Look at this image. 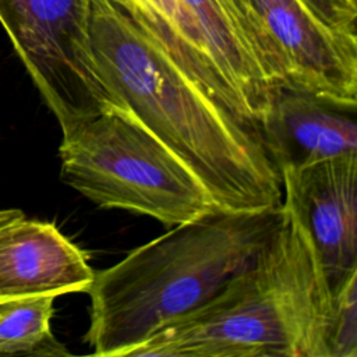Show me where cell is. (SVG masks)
<instances>
[{
  "label": "cell",
  "mask_w": 357,
  "mask_h": 357,
  "mask_svg": "<svg viewBox=\"0 0 357 357\" xmlns=\"http://www.w3.org/2000/svg\"><path fill=\"white\" fill-rule=\"evenodd\" d=\"M89 31L107 91L190 167L222 211L282 206L280 173L259 127L191 78L142 25L130 0H92Z\"/></svg>",
  "instance_id": "cell-1"
},
{
  "label": "cell",
  "mask_w": 357,
  "mask_h": 357,
  "mask_svg": "<svg viewBox=\"0 0 357 357\" xmlns=\"http://www.w3.org/2000/svg\"><path fill=\"white\" fill-rule=\"evenodd\" d=\"M283 205L218 211L177 225L95 272L86 291L85 342L100 357H128L141 343L215 298L247 269L276 233Z\"/></svg>",
  "instance_id": "cell-2"
},
{
  "label": "cell",
  "mask_w": 357,
  "mask_h": 357,
  "mask_svg": "<svg viewBox=\"0 0 357 357\" xmlns=\"http://www.w3.org/2000/svg\"><path fill=\"white\" fill-rule=\"evenodd\" d=\"M332 297L310 238L284 209L247 269L128 357H328Z\"/></svg>",
  "instance_id": "cell-3"
},
{
  "label": "cell",
  "mask_w": 357,
  "mask_h": 357,
  "mask_svg": "<svg viewBox=\"0 0 357 357\" xmlns=\"http://www.w3.org/2000/svg\"><path fill=\"white\" fill-rule=\"evenodd\" d=\"M61 180L100 208L177 226L222 211L206 187L127 109L113 107L63 135Z\"/></svg>",
  "instance_id": "cell-4"
},
{
  "label": "cell",
  "mask_w": 357,
  "mask_h": 357,
  "mask_svg": "<svg viewBox=\"0 0 357 357\" xmlns=\"http://www.w3.org/2000/svg\"><path fill=\"white\" fill-rule=\"evenodd\" d=\"M92 0H0V24L63 135L113 107L91 45Z\"/></svg>",
  "instance_id": "cell-5"
},
{
  "label": "cell",
  "mask_w": 357,
  "mask_h": 357,
  "mask_svg": "<svg viewBox=\"0 0 357 357\" xmlns=\"http://www.w3.org/2000/svg\"><path fill=\"white\" fill-rule=\"evenodd\" d=\"M268 39L275 85L357 105V36L326 24L305 0H251Z\"/></svg>",
  "instance_id": "cell-6"
},
{
  "label": "cell",
  "mask_w": 357,
  "mask_h": 357,
  "mask_svg": "<svg viewBox=\"0 0 357 357\" xmlns=\"http://www.w3.org/2000/svg\"><path fill=\"white\" fill-rule=\"evenodd\" d=\"M176 1L227 105L258 126L273 84L268 39L251 0Z\"/></svg>",
  "instance_id": "cell-7"
},
{
  "label": "cell",
  "mask_w": 357,
  "mask_h": 357,
  "mask_svg": "<svg viewBox=\"0 0 357 357\" xmlns=\"http://www.w3.org/2000/svg\"><path fill=\"white\" fill-rule=\"evenodd\" d=\"M283 208L300 223L332 294L357 272V153L280 172Z\"/></svg>",
  "instance_id": "cell-8"
},
{
  "label": "cell",
  "mask_w": 357,
  "mask_h": 357,
  "mask_svg": "<svg viewBox=\"0 0 357 357\" xmlns=\"http://www.w3.org/2000/svg\"><path fill=\"white\" fill-rule=\"evenodd\" d=\"M357 105L275 85L259 121L265 151L279 173L357 153Z\"/></svg>",
  "instance_id": "cell-9"
},
{
  "label": "cell",
  "mask_w": 357,
  "mask_h": 357,
  "mask_svg": "<svg viewBox=\"0 0 357 357\" xmlns=\"http://www.w3.org/2000/svg\"><path fill=\"white\" fill-rule=\"evenodd\" d=\"M93 278L86 254L54 225L21 216L0 226V303L86 293Z\"/></svg>",
  "instance_id": "cell-10"
},
{
  "label": "cell",
  "mask_w": 357,
  "mask_h": 357,
  "mask_svg": "<svg viewBox=\"0 0 357 357\" xmlns=\"http://www.w3.org/2000/svg\"><path fill=\"white\" fill-rule=\"evenodd\" d=\"M53 301V296H33L0 303V354H68L50 329Z\"/></svg>",
  "instance_id": "cell-11"
},
{
  "label": "cell",
  "mask_w": 357,
  "mask_h": 357,
  "mask_svg": "<svg viewBox=\"0 0 357 357\" xmlns=\"http://www.w3.org/2000/svg\"><path fill=\"white\" fill-rule=\"evenodd\" d=\"M326 349L328 357H357V272L333 293Z\"/></svg>",
  "instance_id": "cell-12"
},
{
  "label": "cell",
  "mask_w": 357,
  "mask_h": 357,
  "mask_svg": "<svg viewBox=\"0 0 357 357\" xmlns=\"http://www.w3.org/2000/svg\"><path fill=\"white\" fill-rule=\"evenodd\" d=\"M310 7L332 28L351 36H357L356 0H305Z\"/></svg>",
  "instance_id": "cell-13"
},
{
  "label": "cell",
  "mask_w": 357,
  "mask_h": 357,
  "mask_svg": "<svg viewBox=\"0 0 357 357\" xmlns=\"http://www.w3.org/2000/svg\"><path fill=\"white\" fill-rule=\"evenodd\" d=\"M21 216H24V213L20 209H0V226Z\"/></svg>",
  "instance_id": "cell-14"
}]
</instances>
